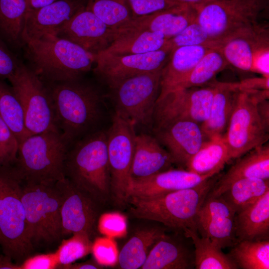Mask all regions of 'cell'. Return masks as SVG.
<instances>
[{
	"label": "cell",
	"mask_w": 269,
	"mask_h": 269,
	"mask_svg": "<svg viewBox=\"0 0 269 269\" xmlns=\"http://www.w3.org/2000/svg\"><path fill=\"white\" fill-rule=\"evenodd\" d=\"M214 176L190 188L151 197L130 196L127 203H130L131 213L135 218L158 222L183 231L197 230V215L216 183Z\"/></svg>",
	"instance_id": "277c9868"
},
{
	"label": "cell",
	"mask_w": 269,
	"mask_h": 269,
	"mask_svg": "<svg viewBox=\"0 0 269 269\" xmlns=\"http://www.w3.org/2000/svg\"><path fill=\"white\" fill-rule=\"evenodd\" d=\"M62 197V236L82 233L91 238L99 220V204L66 177L55 183Z\"/></svg>",
	"instance_id": "9a60e30c"
},
{
	"label": "cell",
	"mask_w": 269,
	"mask_h": 269,
	"mask_svg": "<svg viewBox=\"0 0 269 269\" xmlns=\"http://www.w3.org/2000/svg\"><path fill=\"white\" fill-rule=\"evenodd\" d=\"M216 0H205V1L204 3L212 2V1H216Z\"/></svg>",
	"instance_id": "816d5d0a"
},
{
	"label": "cell",
	"mask_w": 269,
	"mask_h": 269,
	"mask_svg": "<svg viewBox=\"0 0 269 269\" xmlns=\"http://www.w3.org/2000/svg\"><path fill=\"white\" fill-rule=\"evenodd\" d=\"M22 181L11 167H0V248L17 264L33 251L21 200Z\"/></svg>",
	"instance_id": "52a82bcc"
},
{
	"label": "cell",
	"mask_w": 269,
	"mask_h": 269,
	"mask_svg": "<svg viewBox=\"0 0 269 269\" xmlns=\"http://www.w3.org/2000/svg\"><path fill=\"white\" fill-rule=\"evenodd\" d=\"M161 70L135 75L109 88L115 113L134 127H152L154 108L160 91Z\"/></svg>",
	"instance_id": "9c48e42d"
},
{
	"label": "cell",
	"mask_w": 269,
	"mask_h": 269,
	"mask_svg": "<svg viewBox=\"0 0 269 269\" xmlns=\"http://www.w3.org/2000/svg\"><path fill=\"white\" fill-rule=\"evenodd\" d=\"M132 18L149 15L182 3L177 0H126Z\"/></svg>",
	"instance_id": "b9f144b4"
},
{
	"label": "cell",
	"mask_w": 269,
	"mask_h": 269,
	"mask_svg": "<svg viewBox=\"0 0 269 269\" xmlns=\"http://www.w3.org/2000/svg\"><path fill=\"white\" fill-rule=\"evenodd\" d=\"M84 77L44 82L56 126L71 144L99 130L104 113L105 94L99 85Z\"/></svg>",
	"instance_id": "6da1fadb"
},
{
	"label": "cell",
	"mask_w": 269,
	"mask_h": 269,
	"mask_svg": "<svg viewBox=\"0 0 269 269\" xmlns=\"http://www.w3.org/2000/svg\"><path fill=\"white\" fill-rule=\"evenodd\" d=\"M189 252L165 233L150 250L142 269H187L191 266Z\"/></svg>",
	"instance_id": "f1b7e54d"
},
{
	"label": "cell",
	"mask_w": 269,
	"mask_h": 269,
	"mask_svg": "<svg viewBox=\"0 0 269 269\" xmlns=\"http://www.w3.org/2000/svg\"><path fill=\"white\" fill-rule=\"evenodd\" d=\"M217 174L200 175L183 169H171L141 178H131L127 190L130 196L147 197L196 187Z\"/></svg>",
	"instance_id": "d6986e66"
},
{
	"label": "cell",
	"mask_w": 269,
	"mask_h": 269,
	"mask_svg": "<svg viewBox=\"0 0 269 269\" xmlns=\"http://www.w3.org/2000/svg\"><path fill=\"white\" fill-rule=\"evenodd\" d=\"M235 222L237 243L269 239V191L256 202L236 213Z\"/></svg>",
	"instance_id": "4316f807"
},
{
	"label": "cell",
	"mask_w": 269,
	"mask_h": 269,
	"mask_svg": "<svg viewBox=\"0 0 269 269\" xmlns=\"http://www.w3.org/2000/svg\"><path fill=\"white\" fill-rule=\"evenodd\" d=\"M230 161L224 136H218L206 139L185 167L186 170L200 175L217 174Z\"/></svg>",
	"instance_id": "4dcf8cb0"
},
{
	"label": "cell",
	"mask_w": 269,
	"mask_h": 269,
	"mask_svg": "<svg viewBox=\"0 0 269 269\" xmlns=\"http://www.w3.org/2000/svg\"><path fill=\"white\" fill-rule=\"evenodd\" d=\"M19 265L14 263L8 256L3 254L0 255V269H19Z\"/></svg>",
	"instance_id": "c3c4849f"
},
{
	"label": "cell",
	"mask_w": 269,
	"mask_h": 269,
	"mask_svg": "<svg viewBox=\"0 0 269 269\" xmlns=\"http://www.w3.org/2000/svg\"><path fill=\"white\" fill-rule=\"evenodd\" d=\"M99 231L110 236L121 235L125 231L126 224L124 217L119 214H109L99 217L98 221Z\"/></svg>",
	"instance_id": "f6af8a7d"
},
{
	"label": "cell",
	"mask_w": 269,
	"mask_h": 269,
	"mask_svg": "<svg viewBox=\"0 0 269 269\" xmlns=\"http://www.w3.org/2000/svg\"><path fill=\"white\" fill-rule=\"evenodd\" d=\"M235 216L234 210L221 196H207L197 215V231L221 249L232 247L237 243Z\"/></svg>",
	"instance_id": "e0dca14e"
},
{
	"label": "cell",
	"mask_w": 269,
	"mask_h": 269,
	"mask_svg": "<svg viewBox=\"0 0 269 269\" xmlns=\"http://www.w3.org/2000/svg\"><path fill=\"white\" fill-rule=\"evenodd\" d=\"M21 200L30 240L34 244H51L62 236V197L55 183L26 182Z\"/></svg>",
	"instance_id": "ba28073f"
},
{
	"label": "cell",
	"mask_w": 269,
	"mask_h": 269,
	"mask_svg": "<svg viewBox=\"0 0 269 269\" xmlns=\"http://www.w3.org/2000/svg\"><path fill=\"white\" fill-rule=\"evenodd\" d=\"M27 11L26 0H0V33L14 46L23 45V33Z\"/></svg>",
	"instance_id": "d6a6232c"
},
{
	"label": "cell",
	"mask_w": 269,
	"mask_h": 269,
	"mask_svg": "<svg viewBox=\"0 0 269 269\" xmlns=\"http://www.w3.org/2000/svg\"><path fill=\"white\" fill-rule=\"evenodd\" d=\"M172 50L163 48L145 53L116 55L101 52L95 55L94 73L99 81L109 88L128 77L162 70Z\"/></svg>",
	"instance_id": "5bb4252c"
},
{
	"label": "cell",
	"mask_w": 269,
	"mask_h": 269,
	"mask_svg": "<svg viewBox=\"0 0 269 269\" xmlns=\"http://www.w3.org/2000/svg\"><path fill=\"white\" fill-rule=\"evenodd\" d=\"M19 269H54L59 268L55 252L29 256L19 265Z\"/></svg>",
	"instance_id": "bcb514c9"
},
{
	"label": "cell",
	"mask_w": 269,
	"mask_h": 269,
	"mask_svg": "<svg viewBox=\"0 0 269 269\" xmlns=\"http://www.w3.org/2000/svg\"><path fill=\"white\" fill-rule=\"evenodd\" d=\"M165 234L162 229L149 227L140 229L125 244L118 255L123 269L141 268L154 245Z\"/></svg>",
	"instance_id": "f546056e"
},
{
	"label": "cell",
	"mask_w": 269,
	"mask_h": 269,
	"mask_svg": "<svg viewBox=\"0 0 269 269\" xmlns=\"http://www.w3.org/2000/svg\"><path fill=\"white\" fill-rule=\"evenodd\" d=\"M207 46H186L174 49L161 70L159 96L176 88L211 48Z\"/></svg>",
	"instance_id": "484cf974"
},
{
	"label": "cell",
	"mask_w": 269,
	"mask_h": 269,
	"mask_svg": "<svg viewBox=\"0 0 269 269\" xmlns=\"http://www.w3.org/2000/svg\"><path fill=\"white\" fill-rule=\"evenodd\" d=\"M86 0H57L27 12L23 33L25 39L46 34L56 35L58 29L77 12L85 6Z\"/></svg>",
	"instance_id": "ffe728a7"
},
{
	"label": "cell",
	"mask_w": 269,
	"mask_h": 269,
	"mask_svg": "<svg viewBox=\"0 0 269 269\" xmlns=\"http://www.w3.org/2000/svg\"><path fill=\"white\" fill-rule=\"evenodd\" d=\"M0 116L18 143L30 135L24 124L23 113L20 104L11 86L0 79Z\"/></svg>",
	"instance_id": "8d00e7d4"
},
{
	"label": "cell",
	"mask_w": 269,
	"mask_h": 269,
	"mask_svg": "<svg viewBox=\"0 0 269 269\" xmlns=\"http://www.w3.org/2000/svg\"><path fill=\"white\" fill-rule=\"evenodd\" d=\"M57 0H26L28 11L35 10Z\"/></svg>",
	"instance_id": "681fc988"
},
{
	"label": "cell",
	"mask_w": 269,
	"mask_h": 269,
	"mask_svg": "<svg viewBox=\"0 0 269 269\" xmlns=\"http://www.w3.org/2000/svg\"><path fill=\"white\" fill-rule=\"evenodd\" d=\"M70 145L58 130L30 135L18 143L12 168L25 183L54 184L65 178L64 162Z\"/></svg>",
	"instance_id": "5b68a950"
},
{
	"label": "cell",
	"mask_w": 269,
	"mask_h": 269,
	"mask_svg": "<svg viewBox=\"0 0 269 269\" xmlns=\"http://www.w3.org/2000/svg\"><path fill=\"white\" fill-rule=\"evenodd\" d=\"M18 143L0 116V167H10L16 162Z\"/></svg>",
	"instance_id": "60d3db41"
},
{
	"label": "cell",
	"mask_w": 269,
	"mask_h": 269,
	"mask_svg": "<svg viewBox=\"0 0 269 269\" xmlns=\"http://www.w3.org/2000/svg\"><path fill=\"white\" fill-rule=\"evenodd\" d=\"M8 81L20 104L29 134L58 130L46 86L31 69L21 62Z\"/></svg>",
	"instance_id": "8fae6325"
},
{
	"label": "cell",
	"mask_w": 269,
	"mask_h": 269,
	"mask_svg": "<svg viewBox=\"0 0 269 269\" xmlns=\"http://www.w3.org/2000/svg\"><path fill=\"white\" fill-rule=\"evenodd\" d=\"M258 100L252 90L240 89L225 133L223 135L230 160L239 158L266 143L269 128L262 120Z\"/></svg>",
	"instance_id": "30bf717a"
},
{
	"label": "cell",
	"mask_w": 269,
	"mask_h": 269,
	"mask_svg": "<svg viewBox=\"0 0 269 269\" xmlns=\"http://www.w3.org/2000/svg\"><path fill=\"white\" fill-rule=\"evenodd\" d=\"M166 45L172 51L176 48L186 46L203 45L221 48L222 46L220 42L212 39L208 34L197 20L168 39Z\"/></svg>",
	"instance_id": "ab89813d"
},
{
	"label": "cell",
	"mask_w": 269,
	"mask_h": 269,
	"mask_svg": "<svg viewBox=\"0 0 269 269\" xmlns=\"http://www.w3.org/2000/svg\"><path fill=\"white\" fill-rule=\"evenodd\" d=\"M239 90V83H215L208 117L200 125L206 139L224 134Z\"/></svg>",
	"instance_id": "d4e9b609"
},
{
	"label": "cell",
	"mask_w": 269,
	"mask_h": 269,
	"mask_svg": "<svg viewBox=\"0 0 269 269\" xmlns=\"http://www.w3.org/2000/svg\"><path fill=\"white\" fill-rule=\"evenodd\" d=\"M0 250H1V249H0Z\"/></svg>",
	"instance_id": "f5cc1de1"
},
{
	"label": "cell",
	"mask_w": 269,
	"mask_h": 269,
	"mask_svg": "<svg viewBox=\"0 0 269 269\" xmlns=\"http://www.w3.org/2000/svg\"><path fill=\"white\" fill-rule=\"evenodd\" d=\"M168 39L156 31L114 29V38L104 51L116 55L142 54L161 49Z\"/></svg>",
	"instance_id": "83f0119b"
},
{
	"label": "cell",
	"mask_w": 269,
	"mask_h": 269,
	"mask_svg": "<svg viewBox=\"0 0 269 269\" xmlns=\"http://www.w3.org/2000/svg\"><path fill=\"white\" fill-rule=\"evenodd\" d=\"M23 45L30 68L44 82L84 77L95 65V55L56 35L25 39Z\"/></svg>",
	"instance_id": "3957f363"
},
{
	"label": "cell",
	"mask_w": 269,
	"mask_h": 269,
	"mask_svg": "<svg viewBox=\"0 0 269 269\" xmlns=\"http://www.w3.org/2000/svg\"><path fill=\"white\" fill-rule=\"evenodd\" d=\"M64 174L77 189L99 205L111 197L107 131L99 129L72 143Z\"/></svg>",
	"instance_id": "7a4b0ae2"
},
{
	"label": "cell",
	"mask_w": 269,
	"mask_h": 269,
	"mask_svg": "<svg viewBox=\"0 0 269 269\" xmlns=\"http://www.w3.org/2000/svg\"><path fill=\"white\" fill-rule=\"evenodd\" d=\"M269 0H218L197 7V22L222 46L230 38L267 23Z\"/></svg>",
	"instance_id": "8992f818"
},
{
	"label": "cell",
	"mask_w": 269,
	"mask_h": 269,
	"mask_svg": "<svg viewBox=\"0 0 269 269\" xmlns=\"http://www.w3.org/2000/svg\"><path fill=\"white\" fill-rule=\"evenodd\" d=\"M153 131L154 137L166 148L174 163L183 166L207 139L200 125L188 120L174 121Z\"/></svg>",
	"instance_id": "ac0fdd59"
},
{
	"label": "cell",
	"mask_w": 269,
	"mask_h": 269,
	"mask_svg": "<svg viewBox=\"0 0 269 269\" xmlns=\"http://www.w3.org/2000/svg\"><path fill=\"white\" fill-rule=\"evenodd\" d=\"M215 89V83L208 86L175 89L159 96L152 128L179 120L201 125L208 117Z\"/></svg>",
	"instance_id": "7c38bea8"
},
{
	"label": "cell",
	"mask_w": 269,
	"mask_h": 269,
	"mask_svg": "<svg viewBox=\"0 0 269 269\" xmlns=\"http://www.w3.org/2000/svg\"><path fill=\"white\" fill-rule=\"evenodd\" d=\"M173 163L169 153L154 136L144 134H136L131 178H141L153 175L170 169Z\"/></svg>",
	"instance_id": "603a6c76"
},
{
	"label": "cell",
	"mask_w": 269,
	"mask_h": 269,
	"mask_svg": "<svg viewBox=\"0 0 269 269\" xmlns=\"http://www.w3.org/2000/svg\"><path fill=\"white\" fill-rule=\"evenodd\" d=\"M20 63L0 38V79L8 80L15 73Z\"/></svg>",
	"instance_id": "ee69618b"
},
{
	"label": "cell",
	"mask_w": 269,
	"mask_h": 269,
	"mask_svg": "<svg viewBox=\"0 0 269 269\" xmlns=\"http://www.w3.org/2000/svg\"><path fill=\"white\" fill-rule=\"evenodd\" d=\"M85 7L114 29L132 19L126 0H86Z\"/></svg>",
	"instance_id": "74e56055"
},
{
	"label": "cell",
	"mask_w": 269,
	"mask_h": 269,
	"mask_svg": "<svg viewBox=\"0 0 269 269\" xmlns=\"http://www.w3.org/2000/svg\"><path fill=\"white\" fill-rule=\"evenodd\" d=\"M221 48L229 65L243 71L253 72L257 58L269 50L268 23L230 38Z\"/></svg>",
	"instance_id": "7402d4cb"
},
{
	"label": "cell",
	"mask_w": 269,
	"mask_h": 269,
	"mask_svg": "<svg viewBox=\"0 0 269 269\" xmlns=\"http://www.w3.org/2000/svg\"><path fill=\"white\" fill-rule=\"evenodd\" d=\"M216 182L208 197L220 196L234 181L243 178L269 179V146L265 143L244 154Z\"/></svg>",
	"instance_id": "cb8c5ba5"
},
{
	"label": "cell",
	"mask_w": 269,
	"mask_h": 269,
	"mask_svg": "<svg viewBox=\"0 0 269 269\" xmlns=\"http://www.w3.org/2000/svg\"><path fill=\"white\" fill-rule=\"evenodd\" d=\"M269 191V179L243 178L234 181L219 196L236 214L256 202Z\"/></svg>",
	"instance_id": "836d02e7"
},
{
	"label": "cell",
	"mask_w": 269,
	"mask_h": 269,
	"mask_svg": "<svg viewBox=\"0 0 269 269\" xmlns=\"http://www.w3.org/2000/svg\"><path fill=\"white\" fill-rule=\"evenodd\" d=\"M92 253L95 260L101 266L113 264L118 258L115 245L106 238H99L95 240Z\"/></svg>",
	"instance_id": "7bdbcfd3"
},
{
	"label": "cell",
	"mask_w": 269,
	"mask_h": 269,
	"mask_svg": "<svg viewBox=\"0 0 269 269\" xmlns=\"http://www.w3.org/2000/svg\"><path fill=\"white\" fill-rule=\"evenodd\" d=\"M229 64L221 47L210 49L175 89L203 86Z\"/></svg>",
	"instance_id": "d590c367"
},
{
	"label": "cell",
	"mask_w": 269,
	"mask_h": 269,
	"mask_svg": "<svg viewBox=\"0 0 269 269\" xmlns=\"http://www.w3.org/2000/svg\"><path fill=\"white\" fill-rule=\"evenodd\" d=\"M102 268V266L99 264L95 260L88 261L80 263L72 264L61 269H98Z\"/></svg>",
	"instance_id": "7dc6e473"
},
{
	"label": "cell",
	"mask_w": 269,
	"mask_h": 269,
	"mask_svg": "<svg viewBox=\"0 0 269 269\" xmlns=\"http://www.w3.org/2000/svg\"><path fill=\"white\" fill-rule=\"evenodd\" d=\"M91 238L82 233H74L68 239L63 240L55 252L59 268L70 265L92 253Z\"/></svg>",
	"instance_id": "f35d334b"
},
{
	"label": "cell",
	"mask_w": 269,
	"mask_h": 269,
	"mask_svg": "<svg viewBox=\"0 0 269 269\" xmlns=\"http://www.w3.org/2000/svg\"><path fill=\"white\" fill-rule=\"evenodd\" d=\"M180 3L199 6L205 3V0H177Z\"/></svg>",
	"instance_id": "f907efd6"
},
{
	"label": "cell",
	"mask_w": 269,
	"mask_h": 269,
	"mask_svg": "<svg viewBox=\"0 0 269 269\" xmlns=\"http://www.w3.org/2000/svg\"><path fill=\"white\" fill-rule=\"evenodd\" d=\"M197 17V6L181 3L149 15L132 18L117 29L160 32L169 39L195 21Z\"/></svg>",
	"instance_id": "44dd1931"
},
{
	"label": "cell",
	"mask_w": 269,
	"mask_h": 269,
	"mask_svg": "<svg viewBox=\"0 0 269 269\" xmlns=\"http://www.w3.org/2000/svg\"><path fill=\"white\" fill-rule=\"evenodd\" d=\"M228 255L243 269H269V240H244L236 243Z\"/></svg>",
	"instance_id": "e575fe53"
},
{
	"label": "cell",
	"mask_w": 269,
	"mask_h": 269,
	"mask_svg": "<svg viewBox=\"0 0 269 269\" xmlns=\"http://www.w3.org/2000/svg\"><path fill=\"white\" fill-rule=\"evenodd\" d=\"M190 238L195 247L194 265L197 269H237V264L222 249L209 239L200 236L196 230L186 229L183 231Z\"/></svg>",
	"instance_id": "1f68e13d"
},
{
	"label": "cell",
	"mask_w": 269,
	"mask_h": 269,
	"mask_svg": "<svg viewBox=\"0 0 269 269\" xmlns=\"http://www.w3.org/2000/svg\"><path fill=\"white\" fill-rule=\"evenodd\" d=\"M56 35L76 43L95 56L111 44L114 29L84 6L58 29Z\"/></svg>",
	"instance_id": "2e32d148"
},
{
	"label": "cell",
	"mask_w": 269,
	"mask_h": 269,
	"mask_svg": "<svg viewBox=\"0 0 269 269\" xmlns=\"http://www.w3.org/2000/svg\"><path fill=\"white\" fill-rule=\"evenodd\" d=\"M134 126L115 113L107 131L111 197L119 205L127 203L136 134Z\"/></svg>",
	"instance_id": "4fadbf2b"
}]
</instances>
